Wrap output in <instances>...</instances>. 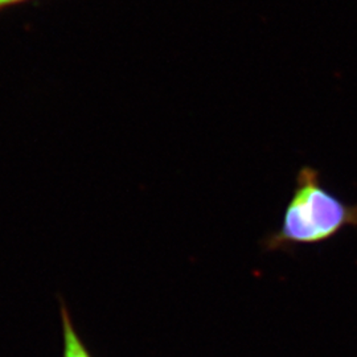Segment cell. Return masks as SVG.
<instances>
[{"label": "cell", "mask_w": 357, "mask_h": 357, "mask_svg": "<svg viewBox=\"0 0 357 357\" xmlns=\"http://www.w3.org/2000/svg\"><path fill=\"white\" fill-rule=\"evenodd\" d=\"M345 228H357V203L340 200L321 184L318 169L303 167L296 175L281 228L268 234L262 246L266 252H290L296 246L327 243Z\"/></svg>", "instance_id": "6da1fadb"}, {"label": "cell", "mask_w": 357, "mask_h": 357, "mask_svg": "<svg viewBox=\"0 0 357 357\" xmlns=\"http://www.w3.org/2000/svg\"><path fill=\"white\" fill-rule=\"evenodd\" d=\"M60 315L63 328V357H93L89 348L78 335L70 311L63 299H60Z\"/></svg>", "instance_id": "7a4b0ae2"}, {"label": "cell", "mask_w": 357, "mask_h": 357, "mask_svg": "<svg viewBox=\"0 0 357 357\" xmlns=\"http://www.w3.org/2000/svg\"><path fill=\"white\" fill-rule=\"evenodd\" d=\"M23 1H26V0H0V10H4L7 7H11V6L23 3Z\"/></svg>", "instance_id": "3957f363"}]
</instances>
